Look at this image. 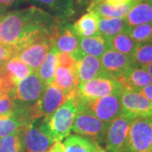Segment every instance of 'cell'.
I'll use <instances>...</instances> for the list:
<instances>
[{"label": "cell", "instance_id": "6da1fadb", "mask_svg": "<svg viewBox=\"0 0 152 152\" xmlns=\"http://www.w3.org/2000/svg\"><path fill=\"white\" fill-rule=\"evenodd\" d=\"M37 32V25L30 8L1 15L0 44L15 53L29 43Z\"/></svg>", "mask_w": 152, "mask_h": 152}, {"label": "cell", "instance_id": "7a4b0ae2", "mask_svg": "<svg viewBox=\"0 0 152 152\" xmlns=\"http://www.w3.org/2000/svg\"><path fill=\"white\" fill-rule=\"evenodd\" d=\"M77 112L75 101L68 98L53 113L44 117L39 129L54 142L63 140L70 134Z\"/></svg>", "mask_w": 152, "mask_h": 152}, {"label": "cell", "instance_id": "3957f363", "mask_svg": "<svg viewBox=\"0 0 152 152\" xmlns=\"http://www.w3.org/2000/svg\"><path fill=\"white\" fill-rule=\"evenodd\" d=\"M78 111L91 114L103 122H112L123 115L121 107V94H112L102 97L83 101L75 100Z\"/></svg>", "mask_w": 152, "mask_h": 152}, {"label": "cell", "instance_id": "277c9868", "mask_svg": "<svg viewBox=\"0 0 152 152\" xmlns=\"http://www.w3.org/2000/svg\"><path fill=\"white\" fill-rule=\"evenodd\" d=\"M152 151V118H135L131 121L128 135L118 152Z\"/></svg>", "mask_w": 152, "mask_h": 152}, {"label": "cell", "instance_id": "5b68a950", "mask_svg": "<svg viewBox=\"0 0 152 152\" xmlns=\"http://www.w3.org/2000/svg\"><path fill=\"white\" fill-rule=\"evenodd\" d=\"M47 86L37 73L33 71L17 84L10 95L16 107H31L42 96Z\"/></svg>", "mask_w": 152, "mask_h": 152}, {"label": "cell", "instance_id": "8992f818", "mask_svg": "<svg viewBox=\"0 0 152 152\" xmlns=\"http://www.w3.org/2000/svg\"><path fill=\"white\" fill-rule=\"evenodd\" d=\"M124 90V87L118 80L107 77H97L88 81L79 83L77 95L73 99L83 101L94 100L112 94H122Z\"/></svg>", "mask_w": 152, "mask_h": 152}, {"label": "cell", "instance_id": "52a82bcc", "mask_svg": "<svg viewBox=\"0 0 152 152\" xmlns=\"http://www.w3.org/2000/svg\"><path fill=\"white\" fill-rule=\"evenodd\" d=\"M109 124L108 122H103L91 114L78 111L73 122L71 131L76 134L93 140L99 145H103Z\"/></svg>", "mask_w": 152, "mask_h": 152}, {"label": "cell", "instance_id": "ba28073f", "mask_svg": "<svg viewBox=\"0 0 152 152\" xmlns=\"http://www.w3.org/2000/svg\"><path fill=\"white\" fill-rule=\"evenodd\" d=\"M123 116L133 120L152 118V102L138 91L124 89L121 94Z\"/></svg>", "mask_w": 152, "mask_h": 152}, {"label": "cell", "instance_id": "9c48e42d", "mask_svg": "<svg viewBox=\"0 0 152 152\" xmlns=\"http://www.w3.org/2000/svg\"><path fill=\"white\" fill-rule=\"evenodd\" d=\"M67 100V96L53 83L48 85L42 96L32 107L35 119L44 118L53 113Z\"/></svg>", "mask_w": 152, "mask_h": 152}, {"label": "cell", "instance_id": "30bf717a", "mask_svg": "<svg viewBox=\"0 0 152 152\" xmlns=\"http://www.w3.org/2000/svg\"><path fill=\"white\" fill-rule=\"evenodd\" d=\"M132 120L121 116L110 122L104 139V150L106 152H118L123 146Z\"/></svg>", "mask_w": 152, "mask_h": 152}, {"label": "cell", "instance_id": "8fae6325", "mask_svg": "<svg viewBox=\"0 0 152 152\" xmlns=\"http://www.w3.org/2000/svg\"><path fill=\"white\" fill-rule=\"evenodd\" d=\"M53 44L48 40L39 39L19 49L15 56L20 58L33 71H37Z\"/></svg>", "mask_w": 152, "mask_h": 152}, {"label": "cell", "instance_id": "7c38bea8", "mask_svg": "<svg viewBox=\"0 0 152 152\" xmlns=\"http://www.w3.org/2000/svg\"><path fill=\"white\" fill-rule=\"evenodd\" d=\"M36 121L26 125L20 131L25 152H46L54 143L35 125Z\"/></svg>", "mask_w": 152, "mask_h": 152}, {"label": "cell", "instance_id": "4fadbf2b", "mask_svg": "<svg viewBox=\"0 0 152 152\" xmlns=\"http://www.w3.org/2000/svg\"><path fill=\"white\" fill-rule=\"evenodd\" d=\"M35 121L31 107H16L13 113L0 116V138L20 132L26 125Z\"/></svg>", "mask_w": 152, "mask_h": 152}, {"label": "cell", "instance_id": "5bb4252c", "mask_svg": "<svg viewBox=\"0 0 152 152\" xmlns=\"http://www.w3.org/2000/svg\"><path fill=\"white\" fill-rule=\"evenodd\" d=\"M101 77L118 80L124 71L131 65L130 58L118 51L108 49L101 57Z\"/></svg>", "mask_w": 152, "mask_h": 152}, {"label": "cell", "instance_id": "9a60e30c", "mask_svg": "<svg viewBox=\"0 0 152 152\" xmlns=\"http://www.w3.org/2000/svg\"><path fill=\"white\" fill-rule=\"evenodd\" d=\"M124 89L139 91L141 88L152 83L151 75L144 67L129 65L118 78Z\"/></svg>", "mask_w": 152, "mask_h": 152}, {"label": "cell", "instance_id": "2e32d148", "mask_svg": "<svg viewBox=\"0 0 152 152\" xmlns=\"http://www.w3.org/2000/svg\"><path fill=\"white\" fill-rule=\"evenodd\" d=\"M53 83L65 93L67 99H73L77 95L79 80L75 69H70L58 65L55 70L54 80Z\"/></svg>", "mask_w": 152, "mask_h": 152}, {"label": "cell", "instance_id": "e0dca14e", "mask_svg": "<svg viewBox=\"0 0 152 152\" xmlns=\"http://www.w3.org/2000/svg\"><path fill=\"white\" fill-rule=\"evenodd\" d=\"M53 45L58 52L63 53H72L78 49L79 37L72 24L69 21H60L58 37Z\"/></svg>", "mask_w": 152, "mask_h": 152}, {"label": "cell", "instance_id": "ac0fdd59", "mask_svg": "<svg viewBox=\"0 0 152 152\" xmlns=\"http://www.w3.org/2000/svg\"><path fill=\"white\" fill-rule=\"evenodd\" d=\"M75 71L79 83L101 77L102 68L99 58L91 55H84L76 61Z\"/></svg>", "mask_w": 152, "mask_h": 152}, {"label": "cell", "instance_id": "d6986e66", "mask_svg": "<svg viewBox=\"0 0 152 152\" xmlns=\"http://www.w3.org/2000/svg\"><path fill=\"white\" fill-rule=\"evenodd\" d=\"M124 19L128 26L152 22V0H138Z\"/></svg>", "mask_w": 152, "mask_h": 152}, {"label": "cell", "instance_id": "ffe728a7", "mask_svg": "<svg viewBox=\"0 0 152 152\" xmlns=\"http://www.w3.org/2000/svg\"><path fill=\"white\" fill-rule=\"evenodd\" d=\"M63 145L65 152H106L97 142L76 134L67 136Z\"/></svg>", "mask_w": 152, "mask_h": 152}, {"label": "cell", "instance_id": "44dd1931", "mask_svg": "<svg viewBox=\"0 0 152 152\" xmlns=\"http://www.w3.org/2000/svg\"><path fill=\"white\" fill-rule=\"evenodd\" d=\"M50 11L58 20H66L75 15L74 0H31Z\"/></svg>", "mask_w": 152, "mask_h": 152}, {"label": "cell", "instance_id": "7402d4cb", "mask_svg": "<svg viewBox=\"0 0 152 152\" xmlns=\"http://www.w3.org/2000/svg\"><path fill=\"white\" fill-rule=\"evenodd\" d=\"M108 49L107 40L102 35L79 38L78 50L82 55H91L96 58H101Z\"/></svg>", "mask_w": 152, "mask_h": 152}, {"label": "cell", "instance_id": "603a6c76", "mask_svg": "<svg viewBox=\"0 0 152 152\" xmlns=\"http://www.w3.org/2000/svg\"><path fill=\"white\" fill-rule=\"evenodd\" d=\"M136 2L119 7L109 5L105 1H102L99 3H91L88 7V11H92L101 18H123L124 19L131 9V7Z\"/></svg>", "mask_w": 152, "mask_h": 152}, {"label": "cell", "instance_id": "cb8c5ba5", "mask_svg": "<svg viewBox=\"0 0 152 152\" xmlns=\"http://www.w3.org/2000/svg\"><path fill=\"white\" fill-rule=\"evenodd\" d=\"M99 16L92 11L83 15L75 25H73L74 30L79 38L88 37L96 35H100L98 31Z\"/></svg>", "mask_w": 152, "mask_h": 152}, {"label": "cell", "instance_id": "d4e9b609", "mask_svg": "<svg viewBox=\"0 0 152 152\" xmlns=\"http://www.w3.org/2000/svg\"><path fill=\"white\" fill-rule=\"evenodd\" d=\"M57 54H58V51L54 45H53V47L50 48L48 53L46 55L42 63L36 71L39 77L47 85L52 84L54 80L55 70L58 67Z\"/></svg>", "mask_w": 152, "mask_h": 152}, {"label": "cell", "instance_id": "484cf974", "mask_svg": "<svg viewBox=\"0 0 152 152\" xmlns=\"http://www.w3.org/2000/svg\"><path fill=\"white\" fill-rule=\"evenodd\" d=\"M128 27L123 18H101L99 17L98 31L106 38L113 37L117 34L124 32Z\"/></svg>", "mask_w": 152, "mask_h": 152}, {"label": "cell", "instance_id": "4316f807", "mask_svg": "<svg viewBox=\"0 0 152 152\" xmlns=\"http://www.w3.org/2000/svg\"><path fill=\"white\" fill-rule=\"evenodd\" d=\"M109 45V49L118 51L121 53L129 56L133 54L136 47L135 42L126 32H121L112 37L107 38Z\"/></svg>", "mask_w": 152, "mask_h": 152}, {"label": "cell", "instance_id": "83f0119b", "mask_svg": "<svg viewBox=\"0 0 152 152\" xmlns=\"http://www.w3.org/2000/svg\"><path fill=\"white\" fill-rule=\"evenodd\" d=\"M131 65L145 67L152 62V42H139L130 57Z\"/></svg>", "mask_w": 152, "mask_h": 152}, {"label": "cell", "instance_id": "f1b7e54d", "mask_svg": "<svg viewBox=\"0 0 152 152\" xmlns=\"http://www.w3.org/2000/svg\"><path fill=\"white\" fill-rule=\"evenodd\" d=\"M124 32L137 43L152 42V22L134 26H128Z\"/></svg>", "mask_w": 152, "mask_h": 152}, {"label": "cell", "instance_id": "f546056e", "mask_svg": "<svg viewBox=\"0 0 152 152\" xmlns=\"http://www.w3.org/2000/svg\"><path fill=\"white\" fill-rule=\"evenodd\" d=\"M20 131L0 138V152H25Z\"/></svg>", "mask_w": 152, "mask_h": 152}, {"label": "cell", "instance_id": "4dcf8cb0", "mask_svg": "<svg viewBox=\"0 0 152 152\" xmlns=\"http://www.w3.org/2000/svg\"><path fill=\"white\" fill-rule=\"evenodd\" d=\"M57 58H58V65L63 66L70 69H75L76 60L70 53L58 52Z\"/></svg>", "mask_w": 152, "mask_h": 152}, {"label": "cell", "instance_id": "1f68e13d", "mask_svg": "<svg viewBox=\"0 0 152 152\" xmlns=\"http://www.w3.org/2000/svg\"><path fill=\"white\" fill-rule=\"evenodd\" d=\"M15 56V52L10 48L0 44V69L8 60Z\"/></svg>", "mask_w": 152, "mask_h": 152}, {"label": "cell", "instance_id": "d6a6232c", "mask_svg": "<svg viewBox=\"0 0 152 152\" xmlns=\"http://www.w3.org/2000/svg\"><path fill=\"white\" fill-rule=\"evenodd\" d=\"M24 1L25 0H0V10L12 6L18 5Z\"/></svg>", "mask_w": 152, "mask_h": 152}, {"label": "cell", "instance_id": "836d02e7", "mask_svg": "<svg viewBox=\"0 0 152 152\" xmlns=\"http://www.w3.org/2000/svg\"><path fill=\"white\" fill-rule=\"evenodd\" d=\"M107 4H108L109 5L115 6V7H119V6L125 5L130 3L136 2L137 0H104Z\"/></svg>", "mask_w": 152, "mask_h": 152}, {"label": "cell", "instance_id": "e575fe53", "mask_svg": "<svg viewBox=\"0 0 152 152\" xmlns=\"http://www.w3.org/2000/svg\"><path fill=\"white\" fill-rule=\"evenodd\" d=\"M138 92H140V94H142V95H143L144 96H145L148 100H150V101H151L152 102V83L151 84H150V85H148V86H146L141 88Z\"/></svg>", "mask_w": 152, "mask_h": 152}, {"label": "cell", "instance_id": "d590c367", "mask_svg": "<svg viewBox=\"0 0 152 152\" xmlns=\"http://www.w3.org/2000/svg\"><path fill=\"white\" fill-rule=\"evenodd\" d=\"M46 152H65L64 145L60 141L54 142Z\"/></svg>", "mask_w": 152, "mask_h": 152}, {"label": "cell", "instance_id": "8d00e7d4", "mask_svg": "<svg viewBox=\"0 0 152 152\" xmlns=\"http://www.w3.org/2000/svg\"><path fill=\"white\" fill-rule=\"evenodd\" d=\"M144 68H145V69L148 71V73H149V74H150V75H151L152 77V62L151 63V64H147L146 66H145Z\"/></svg>", "mask_w": 152, "mask_h": 152}, {"label": "cell", "instance_id": "74e56055", "mask_svg": "<svg viewBox=\"0 0 152 152\" xmlns=\"http://www.w3.org/2000/svg\"><path fill=\"white\" fill-rule=\"evenodd\" d=\"M102 1H104V0H91V3H99V2H102Z\"/></svg>", "mask_w": 152, "mask_h": 152}, {"label": "cell", "instance_id": "f35d334b", "mask_svg": "<svg viewBox=\"0 0 152 152\" xmlns=\"http://www.w3.org/2000/svg\"><path fill=\"white\" fill-rule=\"evenodd\" d=\"M140 152H151V151H140Z\"/></svg>", "mask_w": 152, "mask_h": 152}, {"label": "cell", "instance_id": "ab89813d", "mask_svg": "<svg viewBox=\"0 0 152 152\" xmlns=\"http://www.w3.org/2000/svg\"><path fill=\"white\" fill-rule=\"evenodd\" d=\"M1 15H2V13H0V18H1Z\"/></svg>", "mask_w": 152, "mask_h": 152}, {"label": "cell", "instance_id": "60d3db41", "mask_svg": "<svg viewBox=\"0 0 152 152\" xmlns=\"http://www.w3.org/2000/svg\"><path fill=\"white\" fill-rule=\"evenodd\" d=\"M151 152H152V151H151Z\"/></svg>", "mask_w": 152, "mask_h": 152}]
</instances>
